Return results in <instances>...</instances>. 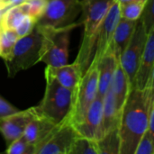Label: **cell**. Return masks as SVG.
Returning <instances> with one entry per match:
<instances>
[{"label": "cell", "instance_id": "6da1fadb", "mask_svg": "<svg viewBox=\"0 0 154 154\" xmlns=\"http://www.w3.org/2000/svg\"><path fill=\"white\" fill-rule=\"evenodd\" d=\"M149 116L143 90L132 89L122 110L118 126L121 139L120 154L135 153L141 138L148 130Z\"/></svg>", "mask_w": 154, "mask_h": 154}, {"label": "cell", "instance_id": "7a4b0ae2", "mask_svg": "<svg viewBox=\"0 0 154 154\" xmlns=\"http://www.w3.org/2000/svg\"><path fill=\"white\" fill-rule=\"evenodd\" d=\"M115 0H82L81 24L84 25V34L79 54L75 61L79 66L82 75L91 64L97 31Z\"/></svg>", "mask_w": 154, "mask_h": 154}, {"label": "cell", "instance_id": "3957f363", "mask_svg": "<svg viewBox=\"0 0 154 154\" xmlns=\"http://www.w3.org/2000/svg\"><path fill=\"white\" fill-rule=\"evenodd\" d=\"M46 88L39 106H33L36 116L54 125H58L69 116L74 101L75 89H69L58 83L45 73Z\"/></svg>", "mask_w": 154, "mask_h": 154}, {"label": "cell", "instance_id": "277c9868", "mask_svg": "<svg viewBox=\"0 0 154 154\" xmlns=\"http://www.w3.org/2000/svg\"><path fill=\"white\" fill-rule=\"evenodd\" d=\"M42 42L43 34L41 28L36 24L30 33L16 41L10 53L3 59L8 77L13 78L18 72L28 69L41 62Z\"/></svg>", "mask_w": 154, "mask_h": 154}, {"label": "cell", "instance_id": "5b68a950", "mask_svg": "<svg viewBox=\"0 0 154 154\" xmlns=\"http://www.w3.org/2000/svg\"><path fill=\"white\" fill-rule=\"evenodd\" d=\"M79 25H81L80 22L62 27H42L38 25L43 34L41 61L50 67H60L68 64L70 33Z\"/></svg>", "mask_w": 154, "mask_h": 154}, {"label": "cell", "instance_id": "8992f818", "mask_svg": "<svg viewBox=\"0 0 154 154\" xmlns=\"http://www.w3.org/2000/svg\"><path fill=\"white\" fill-rule=\"evenodd\" d=\"M98 91V68L97 64L91 63L82 75L74 94V101L69 119L73 125L80 123L97 96Z\"/></svg>", "mask_w": 154, "mask_h": 154}, {"label": "cell", "instance_id": "52a82bcc", "mask_svg": "<svg viewBox=\"0 0 154 154\" xmlns=\"http://www.w3.org/2000/svg\"><path fill=\"white\" fill-rule=\"evenodd\" d=\"M79 136L69 117H67L61 123L54 125L35 146V154H70L74 142Z\"/></svg>", "mask_w": 154, "mask_h": 154}, {"label": "cell", "instance_id": "ba28073f", "mask_svg": "<svg viewBox=\"0 0 154 154\" xmlns=\"http://www.w3.org/2000/svg\"><path fill=\"white\" fill-rule=\"evenodd\" d=\"M81 12L80 0H48L36 24L42 27H62L74 23Z\"/></svg>", "mask_w": 154, "mask_h": 154}, {"label": "cell", "instance_id": "9c48e42d", "mask_svg": "<svg viewBox=\"0 0 154 154\" xmlns=\"http://www.w3.org/2000/svg\"><path fill=\"white\" fill-rule=\"evenodd\" d=\"M147 36L148 33L143 23L139 19L129 44L119 58V63L128 78L132 89L134 88V80L140 66Z\"/></svg>", "mask_w": 154, "mask_h": 154}, {"label": "cell", "instance_id": "30bf717a", "mask_svg": "<svg viewBox=\"0 0 154 154\" xmlns=\"http://www.w3.org/2000/svg\"><path fill=\"white\" fill-rule=\"evenodd\" d=\"M120 19L121 14L119 4L115 0L97 31L95 42V51L91 63L97 64L99 60L110 49L114 32Z\"/></svg>", "mask_w": 154, "mask_h": 154}, {"label": "cell", "instance_id": "8fae6325", "mask_svg": "<svg viewBox=\"0 0 154 154\" xmlns=\"http://www.w3.org/2000/svg\"><path fill=\"white\" fill-rule=\"evenodd\" d=\"M33 107L14 114L0 117V133L3 135L6 145L23 136L27 125L34 118Z\"/></svg>", "mask_w": 154, "mask_h": 154}, {"label": "cell", "instance_id": "7c38bea8", "mask_svg": "<svg viewBox=\"0 0 154 154\" xmlns=\"http://www.w3.org/2000/svg\"><path fill=\"white\" fill-rule=\"evenodd\" d=\"M103 114V97L97 96L89 106L82 122L75 125L79 134L98 141L101 138V125Z\"/></svg>", "mask_w": 154, "mask_h": 154}, {"label": "cell", "instance_id": "4fadbf2b", "mask_svg": "<svg viewBox=\"0 0 154 154\" xmlns=\"http://www.w3.org/2000/svg\"><path fill=\"white\" fill-rule=\"evenodd\" d=\"M154 69V29L147 36L145 46L140 61V66L134 80V88L144 90Z\"/></svg>", "mask_w": 154, "mask_h": 154}, {"label": "cell", "instance_id": "5bb4252c", "mask_svg": "<svg viewBox=\"0 0 154 154\" xmlns=\"http://www.w3.org/2000/svg\"><path fill=\"white\" fill-rule=\"evenodd\" d=\"M119 63V60L112 50L107 52L97 62L98 68V91L97 96L100 97H105L106 92L109 90L111 81L116 71V69Z\"/></svg>", "mask_w": 154, "mask_h": 154}, {"label": "cell", "instance_id": "9a60e30c", "mask_svg": "<svg viewBox=\"0 0 154 154\" xmlns=\"http://www.w3.org/2000/svg\"><path fill=\"white\" fill-rule=\"evenodd\" d=\"M45 73L51 76L61 86L69 89H76L82 77L79 66L76 61L72 64H66L60 67L47 66Z\"/></svg>", "mask_w": 154, "mask_h": 154}, {"label": "cell", "instance_id": "2e32d148", "mask_svg": "<svg viewBox=\"0 0 154 154\" xmlns=\"http://www.w3.org/2000/svg\"><path fill=\"white\" fill-rule=\"evenodd\" d=\"M136 24L137 21H130L124 18H121L119 20L114 32L112 44L109 49L114 51L118 60L129 44L134 32Z\"/></svg>", "mask_w": 154, "mask_h": 154}, {"label": "cell", "instance_id": "e0dca14e", "mask_svg": "<svg viewBox=\"0 0 154 154\" xmlns=\"http://www.w3.org/2000/svg\"><path fill=\"white\" fill-rule=\"evenodd\" d=\"M109 89L111 90L112 94L114 95L116 105L120 113H122V110L124 108V106L125 104V101L132 90L128 78L123 69L120 63H118L116 71L114 73L111 85Z\"/></svg>", "mask_w": 154, "mask_h": 154}, {"label": "cell", "instance_id": "ac0fdd59", "mask_svg": "<svg viewBox=\"0 0 154 154\" xmlns=\"http://www.w3.org/2000/svg\"><path fill=\"white\" fill-rule=\"evenodd\" d=\"M121 114L116 107L114 95L109 89L103 98L101 137L119 126Z\"/></svg>", "mask_w": 154, "mask_h": 154}, {"label": "cell", "instance_id": "d6986e66", "mask_svg": "<svg viewBox=\"0 0 154 154\" xmlns=\"http://www.w3.org/2000/svg\"><path fill=\"white\" fill-rule=\"evenodd\" d=\"M54 125H56L42 117L35 116L34 118L27 125L23 136L29 143L36 146L50 133Z\"/></svg>", "mask_w": 154, "mask_h": 154}, {"label": "cell", "instance_id": "ffe728a7", "mask_svg": "<svg viewBox=\"0 0 154 154\" xmlns=\"http://www.w3.org/2000/svg\"><path fill=\"white\" fill-rule=\"evenodd\" d=\"M97 142L100 154H120L121 139L118 127L106 134Z\"/></svg>", "mask_w": 154, "mask_h": 154}, {"label": "cell", "instance_id": "44dd1931", "mask_svg": "<svg viewBox=\"0 0 154 154\" xmlns=\"http://www.w3.org/2000/svg\"><path fill=\"white\" fill-rule=\"evenodd\" d=\"M25 15L26 14L21 5L13 6L4 13L0 21V28L15 30Z\"/></svg>", "mask_w": 154, "mask_h": 154}, {"label": "cell", "instance_id": "7402d4cb", "mask_svg": "<svg viewBox=\"0 0 154 154\" xmlns=\"http://www.w3.org/2000/svg\"><path fill=\"white\" fill-rule=\"evenodd\" d=\"M145 2L146 0H139L119 5L121 18L130 21H138L143 14Z\"/></svg>", "mask_w": 154, "mask_h": 154}, {"label": "cell", "instance_id": "603a6c76", "mask_svg": "<svg viewBox=\"0 0 154 154\" xmlns=\"http://www.w3.org/2000/svg\"><path fill=\"white\" fill-rule=\"evenodd\" d=\"M70 154H100L97 142L79 135L74 142Z\"/></svg>", "mask_w": 154, "mask_h": 154}, {"label": "cell", "instance_id": "cb8c5ba5", "mask_svg": "<svg viewBox=\"0 0 154 154\" xmlns=\"http://www.w3.org/2000/svg\"><path fill=\"white\" fill-rule=\"evenodd\" d=\"M18 39L19 37L14 30L0 28V48L2 59L10 53Z\"/></svg>", "mask_w": 154, "mask_h": 154}, {"label": "cell", "instance_id": "d4e9b609", "mask_svg": "<svg viewBox=\"0 0 154 154\" xmlns=\"http://www.w3.org/2000/svg\"><path fill=\"white\" fill-rule=\"evenodd\" d=\"M48 0H24L21 5L24 13L37 20L44 12Z\"/></svg>", "mask_w": 154, "mask_h": 154}, {"label": "cell", "instance_id": "484cf974", "mask_svg": "<svg viewBox=\"0 0 154 154\" xmlns=\"http://www.w3.org/2000/svg\"><path fill=\"white\" fill-rule=\"evenodd\" d=\"M7 154H35V146L29 143L23 136L11 143L5 150Z\"/></svg>", "mask_w": 154, "mask_h": 154}, {"label": "cell", "instance_id": "4316f807", "mask_svg": "<svg viewBox=\"0 0 154 154\" xmlns=\"http://www.w3.org/2000/svg\"><path fill=\"white\" fill-rule=\"evenodd\" d=\"M140 20L147 33L154 29V0H146Z\"/></svg>", "mask_w": 154, "mask_h": 154}, {"label": "cell", "instance_id": "83f0119b", "mask_svg": "<svg viewBox=\"0 0 154 154\" xmlns=\"http://www.w3.org/2000/svg\"><path fill=\"white\" fill-rule=\"evenodd\" d=\"M134 154H154V141L148 130L141 138Z\"/></svg>", "mask_w": 154, "mask_h": 154}, {"label": "cell", "instance_id": "f1b7e54d", "mask_svg": "<svg viewBox=\"0 0 154 154\" xmlns=\"http://www.w3.org/2000/svg\"><path fill=\"white\" fill-rule=\"evenodd\" d=\"M35 24H36V19H34L29 14H26L14 31L16 32L18 37L20 38L30 33L32 30L34 28Z\"/></svg>", "mask_w": 154, "mask_h": 154}, {"label": "cell", "instance_id": "f546056e", "mask_svg": "<svg viewBox=\"0 0 154 154\" xmlns=\"http://www.w3.org/2000/svg\"><path fill=\"white\" fill-rule=\"evenodd\" d=\"M143 94H144V99L147 108L149 112H151L152 108L154 106V69L145 89L143 90Z\"/></svg>", "mask_w": 154, "mask_h": 154}, {"label": "cell", "instance_id": "4dcf8cb0", "mask_svg": "<svg viewBox=\"0 0 154 154\" xmlns=\"http://www.w3.org/2000/svg\"><path fill=\"white\" fill-rule=\"evenodd\" d=\"M20 111L0 95V117L6 116Z\"/></svg>", "mask_w": 154, "mask_h": 154}, {"label": "cell", "instance_id": "1f68e13d", "mask_svg": "<svg viewBox=\"0 0 154 154\" xmlns=\"http://www.w3.org/2000/svg\"><path fill=\"white\" fill-rule=\"evenodd\" d=\"M148 131L151 134L152 139L154 141V106L152 108L149 116V126H148Z\"/></svg>", "mask_w": 154, "mask_h": 154}, {"label": "cell", "instance_id": "d6a6232c", "mask_svg": "<svg viewBox=\"0 0 154 154\" xmlns=\"http://www.w3.org/2000/svg\"><path fill=\"white\" fill-rule=\"evenodd\" d=\"M24 0H9L8 1V4H7V9L13 7V6H15V5H18L20 4H22Z\"/></svg>", "mask_w": 154, "mask_h": 154}, {"label": "cell", "instance_id": "836d02e7", "mask_svg": "<svg viewBox=\"0 0 154 154\" xmlns=\"http://www.w3.org/2000/svg\"><path fill=\"white\" fill-rule=\"evenodd\" d=\"M7 10V4L5 3V2H2L0 1V21H1V18L4 14V13Z\"/></svg>", "mask_w": 154, "mask_h": 154}, {"label": "cell", "instance_id": "e575fe53", "mask_svg": "<svg viewBox=\"0 0 154 154\" xmlns=\"http://www.w3.org/2000/svg\"><path fill=\"white\" fill-rule=\"evenodd\" d=\"M116 1L119 5H124V4H127V3H130V2H133V1H139V0H116Z\"/></svg>", "mask_w": 154, "mask_h": 154}, {"label": "cell", "instance_id": "d590c367", "mask_svg": "<svg viewBox=\"0 0 154 154\" xmlns=\"http://www.w3.org/2000/svg\"><path fill=\"white\" fill-rule=\"evenodd\" d=\"M0 1H2V2H5V3H6V4H8V1H9V0H0Z\"/></svg>", "mask_w": 154, "mask_h": 154}, {"label": "cell", "instance_id": "8d00e7d4", "mask_svg": "<svg viewBox=\"0 0 154 154\" xmlns=\"http://www.w3.org/2000/svg\"><path fill=\"white\" fill-rule=\"evenodd\" d=\"M0 57H1V48H0Z\"/></svg>", "mask_w": 154, "mask_h": 154}]
</instances>
